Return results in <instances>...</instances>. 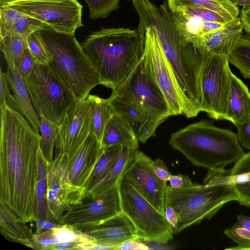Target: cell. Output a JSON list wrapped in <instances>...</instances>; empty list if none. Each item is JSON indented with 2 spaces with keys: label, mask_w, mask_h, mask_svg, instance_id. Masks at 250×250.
Wrapping results in <instances>:
<instances>
[{
  "label": "cell",
  "mask_w": 250,
  "mask_h": 250,
  "mask_svg": "<svg viewBox=\"0 0 250 250\" xmlns=\"http://www.w3.org/2000/svg\"><path fill=\"white\" fill-rule=\"evenodd\" d=\"M0 108V203L25 222L35 221L41 136L7 102Z\"/></svg>",
  "instance_id": "cell-1"
},
{
  "label": "cell",
  "mask_w": 250,
  "mask_h": 250,
  "mask_svg": "<svg viewBox=\"0 0 250 250\" xmlns=\"http://www.w3.org/2000/svg\"><path fill=\"white\" fill-rule=\"evenodd\" d=\"M139 17L141 28L150 27L160 40L182 100L183 114L197 116L202 111L200 77L208 53L178 35L166 2L159 8L147 2Z\"/></svg>",
  "instance_id": "cell-2"
},
{
  "label": "cell",
  "mask_w": 250,
  "mask_h": 250,
  "mask_svg": "<svg viewBox=\"0 0 250 250\" xmlns=\"http://www.w3.org/2000/svg\"><path fill=\"white\" fill-rule=\"evenodd\" d=\"M112 90L107 99L113 113L128 123L139 142L155 136L157 127L172 116L144 52L128 76Z\"/></svg>",
  "instance_id": "cell-3"
},
{
  "label": "cell",
  "mask_w": 250,
  "mask_h": 250,
  "mask_svg": "<svg viewBox=\"0 0 250 250\" xmlns=\"http://www.w3.org/2000/svg\"><path fill=\"white\" fill-rule=\"evenodd\" d=\"M81 44L101 85L113 89L128 76L142 59L145 38L138 28L102 27L91 32Z\"/></svg>",
  "instance_id": "cell-4"
},
{
  "label": "cell",
  "mask_w": 250,
  "mask_h": 250,
  "mask_svg": "<svg viewBox=\"0 0 250 250\" xmlns=\"http://www.w3.org/2000/svg\"><path fill=\"white\" fill-rule=\"evenodd\" d=\"M230 180V169L220 167L208 169L203 185L194 183L180 189L167 185L166 206L172 207L178 216L174 234L204 219H210L225 204L237 201Z\"/></svg>",
  "instance_id": "cell-5"
},
{
  "label": "cell",
  "mask_w": 250,
  "mask_h": 250,
  "mask_svg": "<svg viewBox=\"0 0 250 250\" xmlns=\"http://www.w3.org/2000/svg\"><path fill=\"white\" fill-rule=\"evenodd\" d=\"M169 145L192 164L209 169L235 163L245 153L237 135L202 120L173 133Z\"/></svg>",
  "instance_id": "cell-6"
},
{
  "label": "cell",
  "mask_w": 250,
  "mask_h": 250,
  "mask_svg": "<svg viewBox=\"0 0 250 250\" xmlns=\"http://www.w3.org/2000/svg\"><path fill=\"white\" fill-rule=\"evenodd\" d=\"M36 33L51 58L48 67L76 101L86 99L101 83L75 35L48 26Z\"/></svg>",
  "instance_id": "cell-7"
},
{
  "label": "cell",
  "mask_w": 250,
  "mask_h": 250,
  "mask_svg": "<svg viewBox=\"0 0 250 250\" xmlns=\"http://www.w3.org/2000/svg\"><path fill=\"white\" fill-rule=\"evenodd\" d=\"M122 212L134 226L139 240L166 244L173 238V228L123 175L117 184Z\"/></svg>",
  "instance_id": "cell-8"
},
{
  "label": "cell",
  "mask_w": 250,
  "mask_h": 250,
  "mask_svg": "<svg viewBox=\"0 0 250 250\" xmlns=\"http://www.w3.org/2000/svg\"><path fill=\"white\" fill-rule=\"evenodd\" d=\"M23 80L40 117L60 125L77 102L70 92L47 65L36 64L31 74Z\"/></svg>",
  "instance_id": "cell-9"
},
{
  "label": "cell",
  "mask_w": 250,
  "mask_h": 250,
  "mask_svg": "<svg viewBox=\"0 0 250 250\" xmlns=\"http://www.w3.org/2000/svg\"><path fill=\"white\" fill-rule=\"evenodd\" d=\"M0 5L40 20L53 29L75 35L83 27V6L77 0H11Z\"/></svg>",
  "instance_id": "cell-10"
},
{
  "label": "cell",
  "mask_w": 250,
  "mask_h": 250,
  "mask_svg": "<svg viewBox=\"0 0 250 250\" xmlns=\"http://www.w3.org/2000/svg\"><path fill=\"white\" fill-rule=\"evenodd\" d=\"M228 57L208 54L200 77L202 111L223 120L227 106L231 70Z\"/></svg>",
  "instance_id": "cell-11"
},
{
  "label": "cell",
  "mask_w": 250,
  "mask_h": 250,
  "mask_svg": "<svg viewBox=\"0 0 250 250\" xmlns=\"http://www.w3.org/2000/svg\"><path fill=\"white\" fill-rule=\"evenodd\" d=\"M88 201L72 206L59 224L84 232L122 212L117 186Z\"/></svg>",
  "instance_id": "cell-12"
},
{
  "label": "cell",
  "mask_w": 250,
  "mask_h": 250,
  "mask_svg": "<svg viewBox=\"0 0 250 250\" xmlns=\"http://www.w3.org/2000/svg\"><path fill=\"white\" fill-rule=\"evenodd\" d=\"M46 196L49 211L58 224L64 211L73 205L81 204L85 199V190L70 181L66 155L54 158L49 166Z\"/></svg>",
  "instance_id": "cell-13"
},
{
  "label": "cell",
  "mask_w": 250,
  "mask_h": 250,
  "mask_svg": "<svg viewBox=\"0 0 250 250\" xmlns=\"http://www.w3.org/2000/svg\"><path fill=\"white\" fill-rule=\"evenodd\" d=\"M93 129V104L89 95L77 102L64 116L57 131L55 158L71 157Z\"/></svg>",
  "instance_id": "cell-14"
},
{
  "label": "cell",
  "mask_w": 250,
  "mask_h": 250,
  "mask_svg": "<svg viewBox=\"0 0 250 250\" xmlns=\"http://www.w3.org/2000/svg\"><path fill=\"white\" fill-rule=\"evenodd\" d=\"M144 53L151 72L162 91L172 116L183 114L182 100L160 40L150 27L145 29Z\"/></svg>",
  "instance_id": "cell-15"
},
{
  "label": "cell",
  "mask_w": 250,
  "mask_h": 250,
  "mask_svg": "<svg viewBox=\"0 0 250 250\" xmlns=\"http://www.w3.org/2000/svg\"><path fill=\"white\" fill-rule=\"evenodd\" d=\"M152 160L136 150L124 174L133 187L159 212L165 215L167 183L153 171Z\"/></svg>",
  "instance_id": "cell-16"
},
{
  "label": "cell",
  "mask_w": 250,
  "mask_h": 250,
  "mask_svg": "<svg viewBox=\"0 0 250 250\" xmlns=\"http://www.w3.org/2000/svg\"><path fill=\"white\" fill-rule=\"evenodd\" d=\"M104 149L92 130L71 157L67 167L71 183L79 188L85 187Z\"/></svg>",
  "instance_id": "cell-17"
},
{
  "label": "cell",
  "mask_w": 250,
  "mask_h": 250,
  "mask_svg": "<svg viewBox=\"0 0 250 250\" xmlns=\"http://www.w3.org/2000/svg\"><path fill=\"white\" fill-rule=\"evenodd\" d=\"M84 232L97 245L118 250L130 240L139 239L137 230L129 218L122 212Z\"/></svg>",
  "instance_id": "cell-18"
},
{
  "label": "cell",
  "mask_w": 250,
  "mask_h": 250,
  "mask_svg": "<svg viewBox=\"0 0 250 250\" xmlns=\"http://www.w3.org/2000/svg\"><path fill=\"white\" fill-rule=\"evenodd\" d=\"M244 29L243 24L238 17L222 28L197 37L190 42L208 54L229 57L243 34Z\"/></svg>",
  "instance_id": "cell-19"
},
{
  "label": "cell",
  "mask_w": 250,
  "mask_h": 250,
  "mask_svg": "<svg viewBox=\"0 0 250 250\" xmlns=\"http://www.w3.org/2000/svg\"><path fill=\"white\" fill-rule=\"evenodd\" d=\"M223 120L229 121L234 125L250 120V92L243 82L232 72Z\"/></svg>",
  "instance_id": "cell-20"
},
{
  "label": "cell",
  "mask_w": 250,
  "mask_h": 250,
  "mask_svg": "<svg viewBox=\"0 0 250 250\" xmlns=\"http://www.w3.org/2000/svg\"><path fill=\"white\" fill-rule=\"evenodd\" d=\"M4 74L13 91L14 108L23 115L34 129L40 132V117L33 106L23 77L16 67H8Z\"/></svg>",
  "instance_id": "cell-21"
},
{
  "label": "cell",
  "mask_w": 250,
  "mask_h": 250,
  "mask_svg": "<svg viewBox=\"0 0 250 250\" xmlns=\"http://www.w3.org/2000/svg\"><path fill=\"white\" fill-rule=\"evenodd\" d=\"M101 144L104 149L116 146L139 147V141L130 125L114 113L105 127Z\"/></svg>",
  "instance_id": "cell-22"
},
{
  "label": "cell",
  "mask_w": 250,
  "mask_h": 250,
  "mask_svg": "<svg viewBox=\"0 0 250 250\" xmlns=\"http://www.w3.org/2000/svg\"><path fill=\"white\" fill-rule=\"evenodd\" d=\"M0 229L1 233L8 241L28 247L33 236L26 222L10 208L0 203Z\"/></svg>",
  "instance_id": "cell-23"
},
{
  "label": "cell",
  "mask_w": 250,
  "mask_h": 250,
  "mask_svg": "<svg viewBox=\"0 0 250 250\" xmlns=\"http://www.w3.org/2000/svg\"><path fill=\"white\" fill-rule=\"evenodd\" d=\"M172 13H177L188 6H197L215 12L229 21L238 17L240 10L238 5L231 0H166Z\"/></svg>",
  "instance_id": "cell-24"
},
{
  "label": "cell",
  "mask_w": 250,
  "mask_h": 250,
  "mask_svg": "<svg viewBox=\"0 0 250 250\" xmlns=\"http://www.w3.org/2000/svg\"><path fill=\"white\" fill-rule=\"evenodd\" d=\"M230 182L239 204L250 207V151L244 155L230 169Z\"/></svg>",
  "instance_id": "cell-25"
},
{
  "label": "cell",
  "mask_w": 250,
  "mask_h": 250,
  "mask_svg": "<svg viewBox=\"0 0 250 250\" xmlns=\"http://www.w3.org/2000/svg\"><path fill=\"white\" fill-rule=\"evenodd\" d=\"M138 149L125 146L116 162L115 165L107 175L85 196V198H93L110 189L116 186L118 181L123 176L125 171Z\"/></svg>",
  "instance_id": "cell-26"
},
{
  "label": "cell",
  "mask_w": 250,
  "mask_h": 250,
  "mask_svg": "<svg viewBox=\"0 0 250 250\" xmlns=\"http://www.w3.org/2000/svg\"><path fill=\"white\" fill-rule=\"evenodd\" d=\"M50 165L45 160L41 149L38 158V175L36 187L37 204L35 221L46 220L58 224L49 211L46 196L47 174Z\"/></svg>",
  "instance_id": "cell-27"
},
{
  "label": "cell",
  "mask_w": 250,
  "mask_h": 250,
  "mask_svg": "<svg viewBox=\"0 0 250 250\" xmlns=\"http://www.w3.org/2000/svg\"><path fill=\"white\" fill-rule=\"evenodd\" d=\"M123 147L122 146H116L104 149L87 183L85 196L109 172L119 157Z\"/></svg>",
  "instance_id": "cell-28"
},
{
  "label": "cell",
  "mask_w": 250,
  "mask_h": 250,
  "mask_svg": "<svg viewBox=\"0 0 250 250\" xmlns=\"http://www.w3.org/2000/svg\"><path fill=\"white\" fill-rule=\"evenodd\" d=\"M228 59L244 78H250V32L241 36Z\"/></svg>",
  "instance_id": "cell-29"
},
{
  "label": "cell",
  "mask_w": 250,
  "mask_h": 250,
  "mask_svg": "<svg viewBox=\"0 0 250 250\" xmlns=\"http://www.w3.org/2000/svg\"><path fill=\"white\" fill-rule=\"evenodd\" d=\"M27 40L16 35L9 34L0 38V48L8 67H17L24 50L28 48Z\"/></svg>",
  "instance_id": "cell-30"
},
{
  "label": "cell",
  "mask_w": 250,
  "mask_h": 250,
  "mask_svg": "<svg viewBox=\"0 0 250 250\" xmlns=\"http://www.w3.org/2000/svg\"><path fill=\"white\" fill-rule=\"evenodd\" d=\"M89 96L93 104V130L101 143L105 127L113 112L107 99L95 95Z\"/></svg>",
  "instance_id": "cell-31"
},
{
  "label": "cell",
  "mask_w": 250,
  "mask_h": 250,
  "mask_svg": "<svg viewBox=\"0 0 250 250\" xmlns=\"http://www.w3.org/2000/svg\"><path fill=\"white\" fill-rule=\"evenodd\" d=\"M40 121L41 149L45 160L51 164L54 161V151L59 125L43 117H40Z\"/></svg>",
  "instance_id": "cell-32"
},
{
  "label": "cell",
  "mask_w": 250,
  "mask_h": 250,
  "mask_svg": "<svg viewBox=\"0 0 250 250\" xmlns=\"http://www.w3.org/2000/svg\"><path fill=\"white\" fill-rule=\"evenodd\" d=\"M87 4L89 18L96 20L107 17L119 7L120 0H83Z\"/></svg>",
  "instance_id": "cell-33"
},
{
  "label": "cell",
  "mask_w": 250,
  "mask_h": 250,
  "mask_svg": "<svg viewBox=\"0 0 250 250\" xmlns=\"http://www.w3.org/2000/svg\"><path fill=\"white\" fill-rule=\"evenodd\" d=\"M47 26L43 22L25 15L13 27L9 34L18 35L28 40L31 34Z\"/></svg>",
  "instance_id": "cell-34"
},
{
  "label": "cell",
  "mask_w": 250,
  "mask_h": 250,
  "mask_svg": "<svg viewBox=\"0 0 250 250\" xmlns=\"http://www.w3.org/2000/svg\"><path fill=\"white\" fill-rule=\"evenodd\" d=\"M25 15L4 5H0V38L8 35Z\"/></svg>",
  "instance_id": "cell-35"
},
{
  "label": "cell",
  "mask_w": 250,
  "mask_h": 250,
  "mask_svg": "<svg viewBox=\"0 0 250 250\" xmlns=\"http://www.w3.org/2000/svg\"><path fill=\"white\" fill-rule=\"evenodd\" d=\"M224 233L237 244V246L227 250H250V230L243 228L238 222L225 230Z\"/></svg>",
  "instance_id": "cell-36"
},
{
  "label": "cell",
  "mask_w": 250,
  "mask_h": 250,
  "mask_svg": "<svg viewBox=\"0 0 250 250\" xmlns=\"http://www.w3.org/2000/svg\"><path fill=\"white\" fill-rule=\"evenodd\" d=\"M177 13L191 17H196L203 21L226 23L229 21L218 13L197 6H188L181 9Z\"/></svg>",
  "instance_id": "cell-37"
},
{
  "label": "cell",
  "mask_w": 250,
  "mask_h": 250,
  "mask_svg": "<svg viewBox=\"0 0 250 250\" xmlns=\"http://www.w3.org/2000/svg\"><path fill=\"white\" fill-rule=\"evenodd\" d=\"M27 42L28 48L34 58L36 64L47 65L51 58L39 38L36 32L30 35Z\"/></svg>",
  "instance_id": "cell-38"
},
{
  "label": "cell",
  "mask_w": 250,
  "mask_h": 250,
  "mask_svg": "<svg viewBox=\"0 0 250 250\" xmlns=\"http://www.w3.org/2000/svg\"><path fill=\"white\" fill-rule=\"evenodd\" d=\"M58 243L54 229H48L39 234L34 233L28 247L37 250H47L50 246Z\"/></svg>",
  "instance_id": "cell-39"
},
{
  "label": "cell",
  "mask_w": 250,
  "mask_h": 250,
  "mask_svg": "<svg viewBox=\"0 0 250 250\" xmlns=\"http://www.w3.org/2000/svg\"><path fill=\"white\" fill-rule=\"evenodd\" d=\"M36 65L35 60L27 48L24 50L17 68L24 78L31 74Z\"/></svg>",
  "instance_id": "cell-40"
},
{
  "label": "cell",
  "mask_w": 250,
  "mask_h": 250,
  "mask_svg": "<svg viewBox=\"0 0 250 250\" xmlns=\"http://www.w3.org/2000/svg\"><path fill=\"white\" fill-rule=\"evenodd\" d=\"M10 87L4 73L0 70V105L5 102L14 108L15 102L13 95L10 93Z\"/></svg>",
  "instance_id": "cell-41"
},
{
  "label": "cell",
  "mask_w": 250,
  "mask_h": 250,
  "mask_svg": "<svg viewBox=\"0 0 250 250\" xmlns=\"http://www.w3.org/2000/svg\"><path fill=\"white\" fill-rule=\"evenodd\" d=\"M235 125L237 129L236 135L240 144L250 151V120Z\"/></svg>",
  "instance_id": "cell-42"
},
{
  "label": "cell",
  "mask_w": 250,
  "mask_h": 250,
  "mask_svg": "<svg viewBox=\"0 0 250 250\" xmlns=\"http://www.w3.org/2000/svg\"><path fill=\"white\" fill-rule=\"evenodd\" d=\"M151 167L157 176L163 182L167 183L171 175L167 165L161 159L152 161Z\"/></svg>",
  "instance_id": "cell-43"
},
{
  "label": "cell",
  "mask_w": 250,
  "mask_h": 250,
  "mask_svg": "<svg viewBox=\"0 0 250 250\" xmlns=\"http://www.w3.org/2000/svg\"><path fill=\"white\" fill-rule=\"evenodd\" d=\"M168 181L169 183V186L174 189L187 188L194 184L188 175L182 174L177 175L171 174Z\"/></svg>",
  "instance_id": "cell-44"
},
{
  "label": "cell",
  "mask_w": 250,
  "mask_h": 250,
  "mask_svg": "<svg viewBox=\"0 0 250 250\" xmlns=\"http://www.w3.org/2000/svg\"><path fill=\"white\" fill-rule=\"evenodd\" d=\"M148 248L144 243L140 242V240H130L125 242L119 246L118 250H148Z\"/></svg>",
  "instance_id": "cell-45"
},
{
  "label": "cell",
  "mask_w": 250,
  "mask_h": 250,
  "mask_svg": "<svg viewBox=\"0 0 250 250\" xmlns=\"http://www.w3.org/2000/svg\"><path fill=\"white\" fill-rule=\"evenodd\" d=\"M165 217L167 222L176 229L178 220V216L175 209L170 206L167 205L165 209Z\"/></svg>",
  "instance_id": "cell-46"
},
{
  "label": "cell",
  "mask_w": 250,
  "mask_h": 250,
  "mask_svg": "<svg viewBox=\"0 0 250 250\" xmlns=\"http://www.w3.org/2000/svg\"><path fill=\"white\" fill-rule=\"evenodd\" d=\"M36 230L34 234H39L43 230L52 229L62 225L46 220H36Z\"/></svg>",
  "instance_id": "cell-47"
},
{
  "label": "cell",
  "mask_w": 250,
  "mask_h": 250,
  "mask_svg": "<svg viewBox=\"0 0 250 250\" xmlns=\"http://www.w3.org/2000/svg\"><path fill=\"white\" fill-rule=\"evenodd\" d=\"M240 18L245 31L250 32V5L243 7Z\"/></svg>",
  "instance_id": "cell-48"
},
{
  "label": "cell",
  "mask_w": 250,
  "mask_h": 250,
  "mask_svg": "<svg viewBox=\"0 0 250 250\" xmlns=\"http://www.w3.org/2000/svg\"><path fill=\"white\" fill-rule=\"evenodd\" d=\"M237 222L243 228L250 230V217L243 215H238Z\"/></svg>",
  "instance_id": "cell-49"
},
{
  "label": "cell",
  "mask_w": 250,
  "mask_h": 250,
  "mask_svg": "<svg viewBox=\"0 0 250 250\" xmlns=\"http://www.w3.org/2000/svg\"><path fill=\"white\" fill-rule=\"evenodd\" d=\"M237 5L245 7L250 5V0H231Z\"/></svg>",
  "instance_id": "cell-50"
},
{
  "label": "cell",
  "mask_w": 250,
  "mask_h": 250,
  "mask_svg": "<svg viewBox=\"0 0 250 250\" xmlns=\"http://www.w3.org/2000/svg\"><path fill=\"white\" fill-rule=\"evenodd\" d=\"M11 0H0V4H4L9 1H10Z\"/></svg>",
  "instance_id": "cell-51"
},
{
  "label": "cell",
  "mask_w": 250,
  "mask_h": 250,
  "mask_svg": "<svg viewBox=\"0 0 250 250\" xmlns=\"http://www.w3.org/2000/svg\"></svg>",
  "instance_id": "cell-52"
}]
</instances>
